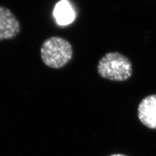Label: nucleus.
I'll use <instances>...</instances> for the list:
<instances>
[{
	"label": "nucleus",
	"instance_id": "1",
	"mask_svg": "<svg viewBox=\"0 0 156 156\" xmlns=\"http://www.w3.org/2000/svg\"><path fill=\"white\" fill-rule=\"evenodd\" d=\"M41 56L44 64L51 68H62L73 57L71 44L60 37H51L43 42L41 48Z\"/></svg>",
	"mask_w": 156,
	"mask_h": 156
},
{
	"label": "nucleus",
	"instance_id": "2",
	"mask_svg": "<svg viewBox=\"0 0 156 156\" xmlns=\"http://www.w3.org/2000/svg\"><path fill=\"white\" fill-rule=\"evenodd\" d=\"M99 75L106 80L124 81L132 75L131 62L119 52H109L101 58L97 66Z\"/></svg>",
	"mask_w": 156,
	"mask_h": 156
},
{
	"label": "nucleus",
	"instance_id": "3",
	"mask_svg": "<svg viewBox=\"0 0 156 156\" xmlns=\"http://www.w3.org/2000/svg\"><path fill=\"white\" fill-rule=\"evenodd\" d=\"M20 30V23L14 14L0 5V41L15 38Z\"/></svg>",
	"mask_w": 156,
	"mask_h": 156
},
{
	"label": "nucleus",
	"instance_id": "4",
	"mask_svg": "<svg viewBox=\"0 0 156 156\" xmlns=\"http://www.w3.org/2000/svg\"><path fill=\"white\" fill-rule=\"evenodd\" d=\"M138 117L144 126L156 129V94L146 97L138 107Z\"/></svg>",
	"mask_w": 156,
	"mask_h": 156
},
{
	"label": "nucleus",
	"instance_id": "5",
	"mask_svg": "<svg viewBox=\"0 0 156 156\" xmlns=\"http://www.w3.org/2000/svg\"><path fill=\"white\" fill-rule=\"evenodd\" d=\"M53 16L59 26H67L74 22L76 14L70 3L68 0H61L55 6Z\"/></svg>",
	"mask_w": 156,
	"mask_h": 156
},
{
	"label": "nucleus",
	"instance_id": "6",
	"mask_svg": "<svg viewBox=\"0 0 156 156\" xmlns=\"http://www.w3.org/2000/svg\"><path fill=\"white\" fill-rule=\"evenodd\" d=\"M110 156H125L124 155H121V154H114V155H112Z\"/></svg>",
	"mask_w": 156,
	"mask_h": 156
}]
</instances>
